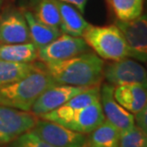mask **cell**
Listing matches in <instances>:
<instances>
[{
    "mask_svg": "<svg viewBox=\"0 0 147 147\" xmlns=\"http://www.w3.org/2000/svg\"><path fill=\"white\" fill-rule=\"evenodd\" d=\"M47 72L59 84L98 86L104 79V60L95 52H83L63 61L43 64Z\"/></svg>",
    "mask_w": 147,
    "mask_h": 147,
    "instance_id": "cell-1",
    "label": "cell"
},
{
    "mask_svg": "<svg viewBox=\"0 0 147 147\" xmlns=\"http://www.w3.org/2000/svg\"><path fill=\"white\" fill-rule=\"evenodd\" d=\"M56 84L42 67L16 82L0 87V105L30 112L37 98L47 88Z\"/></svg>",
    "mask_w": 147,
    "mask_h": 147,
    "instance_id": "cell-2",
    "label": "cell"
},
{
    "mask_svg": "<svg viewBox=\"0 0 147 147\" xmlns=\"http://www.w3.org/2000/svg\"><path fill=\"white\" fill-rule=\"evenodd\" d=\"M82 37L102 60L116 61L129 57L126 41L116 24L106 26L89 24Z\"/></svg>",
    "mask_w": 147,
    "mask_h": 147,
    "instance_id": "cell-3",
    "label": "cell"
},
{
    "mask_svg": "<svg viewBox=\"0 0 147 147\" xmlns=\"http://www.w3.org/2000/svg\"><path fill=\"white\" fill-rule=\"evenodd\" d=\"M39 118L54 121L75 132L86 135L92 132L105 120L100 101L86 107L74 110L65 109L60 106Z\"/></svg>",
    "mask_w": 147,
    "mask_h": 147,
    "instance_id": "cell-4",
    "label": "cell"
},
{
    "mask_svg": "<svg viewBox=\"0 0 147 147\" xmlns=\"http://www.w3.org/2000/svg\"><path fill=\"white\" fill-rule=\"evenodd\" d=\"M102 75L106 82L114 86L137 84L147 87L145 67L131 57L105 63Z\"/></svg>",
    "mask_w": 147,
    "mask_h": 147,
    "instance_id": "cell-5",
    "label": "cell"
},
{
    "mask_svg": "<svg viewBox=\"0 0 147 147\" xmlns=\"http://www.w3.org/2000/svg\"><path fill=\"white\" fill-rule=\"evenodd\" d=\"M32 130L54 147H86L87 135L75 132L54 121L38 118Z\"/></svg>",
    "mask_w": 147,
    "mask_h": 147,
    "instance_id": "cell-6",
    "label": "cell"
},
{
    "mask_svg": "<svg viewBox=\"0 0 147 147\" xmlns=\"http://www.w3.org/2000/svg\"><path fill=\"white\" fill-rule=\"evenodd\" d=\"M37 120L38 117L32 112L0 105V144H8L21 134L32 130Z\"/></svg>",
    "mask_w": 147,
    "mask_h": 147,
    "instance_id": "cell-7",
    "label": "cell"
},
{
    "mask_svg": "<svg viewBox=\"0 0 147 147\" xmlns=\"http://www.w3.org/2000/svg\"><path fill=\"white\" fill-rule=\"evenodd\" d=\"M88 48L83 37L61 33L52 42L38 49V59L43 64L63 61L88 51Z\"/></svg>",
    "mask_w": 147,
    "mask_h": 147,
    "instance_id": "cell-8",
    "label": "cell"
},
{
    "mask_svg": "<svg viewBox=\"0 0 147 147\" xmlns=\"http://www.w3.org/2000/svg\"><path fill=\"white\" fill-rule=\"evenodd\" d=\"M126 41L129 57L147 62V14L128 22L116 21Z\"/></svg>",
    "mask_w": 147,
    "mask_h": 147,
    "instance_id": "cell-9",
    "label": "cell"
},
{
    "mask_svg": "<svg viewBox=\"0 0 147 147\" xmlns=\"http://www.w3.org/2000/svg\"><path fill=\"white\" fill-rule=\"evenodd\" d=\"M30 42L29 27L22 10L6 8L0 14V44Z\"/></svg>",
    "mask_w": 147,
    "mask_h": 147,
    "instance_id": "cell-10",
    "label": "cell"
},
{
    "mask_svg": "<svg viewBox=\"0 0 147 147\" xmlns=\"http://www.w3.org/2000/svg\"><path fill=\"white\" fill-rule=\"evenodd\" d=\"M87 87L89 86H75L56 84L47 88L37 98L30 112L38 118L41 117L42 115L60 107L73 96L84 91Z\"/></svg>",
    "mask_w": 147,
    "mask_h": 147,
    "instance_id": "cell-11",
    "label": "cell"
},
{
    "mask_svg": "<svg viewBox=\"0 0 147 147\" xmlns=\"http://www.w3.org/2000/svg\"><path fill=\"white\" fill-rule=\"evenodd\" d=\"M114 88L115 86L108 83L102 84L100 102L105 120L123 132L135 125V120L134 115L124 109L115 100Z\"/></svg>",
    "mask_w": 147,
    "mask_h": 147,
    "instance_id": "cell-12",
    "label": "cell"
},
{
    "mask_svg": "<svg viewBox=\"0 0 147 147\" xmlns=\"http://www.w3.org/2000/svg\"><path fill=\"white\" fill-rule=\"evenodd\" d=\"M114 98L124 109L135 115L147 102V87L137 84L117 86Z\"/></svg>",
    "mask_w": 147,
    "mask_h": 147,
    "instance_id": "cell-13",
    "label": "cell"
},
{
    "mask_svg": "<svg viewBox=\"0 0 147 147\" xmlns=\"http://www.w3.org/2000/svg\"><path fill=\"white\" fill-rule=\"evenodd\" d=\"M57 4L60 11V30L62 33L82 37L89 25L84 18L83 13H81L80 11L73 6L67 3L57 0Z\"/></svg>",
    "mask_w": 147,
    "mask_h": 147,
    "instance_id": "cell-14",
    "label": "cell"
},
{
    "mask_svg": "<svg viewBox=\"0 0 147 147\" xmlns=\"http://www.w3.org/2000/svg\"><path fill=\"white\" fill-rule=\"evenodd\" d=\"M22 11L29 27L30 42L33 43L38 49L52 42L62 33L60 29L49 27L37 20L30 10L23 9Z\"/></svg>",
    "mask_w": 147,
    "mask_h": 147,
    "instance_id": "cell-15",
    "label": "cell"
},
{
    "mask_svg": "<svg viewBox=\"0 0 147 147\" xmlns=\"http://www.w3.org/2000/svg\"><path fill=\"white\" fill-rule=\"evenodd\" d=\"M0 59L14 63H33L38 59V49L32 42L0 44Z\"/></svg>",
    "mask_w": 147,
    "mask_h": 147,
    "instance_id": "cell-16",
    "label": "cell"
},
{
    "mask_svg": "<svg viewBox=\"0 0 147 147\" xmlns=\"http://www.w3.org/2000/svg\"><path fill=\"white\" fill-rule=\"evenodd\" d=\"M121 131L105 120L87 134L86 147H119Z\"/></svg>",
    "mask_w": 147,
    "mask_h": 147,
    "instance_id": "cell-17",
    "label": "cell"
},
{
    "mask_svg": "<svg viewBox=\"0 0 147 147\" xmlns=\"http://www.w3.org/2000/svg\"><path fill=\"white\" fill-rule=\"evenodd\" d=\"M39 63H14L0 59V87L12 84L39 69Z\"/></svg>",
    "mask_w": 147,
    "mask_h": 147,
    "instance_id": "cell-18",
    "label": "cell"
},
{
    "mask_svg": "<svg viewBox=\"0 0 147 147\" xmlns=\"http://www.w3.org/2000/svg\"><path fill=\"white\" fill-rule=\"evenodd\" d=\"M30 7L34 17L49 27L60 29V11L57 0H32Z\"/></svg>",
    "mask_w": 147,
    "mask_h": 147,
    "instance_id": "cell-19",
    "label": "cell"
},
{
    "mask_svg": "<svg viewBox=\"0 0 147 147\" xmlns=\"http://www.w3.org/2000/svg\"><path fill=\"white\" fill-rule=\"evenodd\" d=\"M107 4L117 20L128 22L142 14L144 0H107Z\"/></svg>",
    "mask_w": 147,
    "mask_h": 147,
    "instance_id": "cell-20",
    "label": "cell"
},
{
    "mask_svg": "<svg viewBox=\"0 0 147 147\" xmlns=\"http://www.w3.org/2000/svg\"><path fill=\"white\" fill-rule=\"evenodd\" d=\"M119 147H147V134L135 124L121 132Z\"/></svg>",
    "mask_w": 147,
    "mask_h": 147,
    "instance_id": "cell-21",
    "label": "cell"
},
{
    "mask_svg": "<svg viewBox=\"0 0 147 147\" xmlns=\"http://www.w3.org/2000/svg\"><path fill=\"white\" fill-rule=\"evenodd\" d=\"M7 147H54L42 140L32 130L27 131L12 140Z\"/></svg>",
    "mask_w": 147,
    "mask_h": 147,
    "instance_id": "cell-22",
    "label": "cell"
},
{
    "mask_svg": "<svg viewBox=\"0 0 147 147\" xmlns=\"http://www.w3.org/2000/svg\"><path fill=\"white\" fill-rule=\"evenodd\" d=\"M134 120L136 125L147 134V102L137 114L134 115Z\"/></svg>",
    "mask_w": 147,
    "mask_h": 147,
    "instance_id": "cell-23",
    "label": "cell"
},
{
    "mask_svg": "<svg viewBox=\"0 0 147 147\" xmlns=\"http://www.w3.org/2000/svg\"><path fill=\"white\" fill-rule=\"evenodd\" d=\"M58 1L67 3V4L73 6L77 10L80 11L81 13H84V11H86V7L88 0H58Z\"/></svg>",
    "mask_w": 147,
    "mask_h": 147,
    "instance_id": "cell-24",
    "label": "cell"
},
{
    "mask_svg": "<svg viewBox=\"0 0 147 147\" xmlns=\"http://www.w3.org/2000/svg\"><path fill=\"white\" fill-rule=\"evenodd\" d=\"M3 1H4V0H0V9H1V7H2V4H3Z\"/></svg>",
    "mask_w": 147,
    "mask_h": 147,
    "instance_id": "cell-25",
    "label": "cell"
},
{
    "mask_svg": "<svg viewBox=\"0 0 147 147\" xmlns=\"http://www.w3.org/2000/svg\"><path fill=\"white\" fill-rule=\"evenodd\" d=\"M105 1H106V2H107V0H105Z\"/></svg>",
    "mask_w": 147,
    "mask_h": 147,
    "instance_id": "cell-26",
    "label": "cell"
}]
</instances>
